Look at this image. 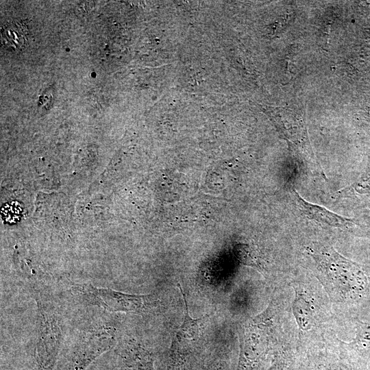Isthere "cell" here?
<instances>
[{
    "label": "cell",
    "mask_w": 370,
    "mask_h": 370,
    "mask_svg": "<svg viewBox=\"0 0 370 370\" xmlns=\"http://www.w3.org/2000/svg\"><path fill=\"white\" fill-rule=\"evenodd\" d=\"M354 187L356 189L355 191L361 194H370V166L358 182L354 185Z\"/></svg>",
    "instance_id": "11"
},
{
    "label": "cell",
    "mask_w": 370,
    "mask_h": 370,
    "mask_svg": "<svg viewBox=\"0 0 370 370\" xmlns=\"http://www.w3.org/2000/svg\"><path fill=\"white\" fill-rule=\"evenodd\" d=\"M299 362L295 370H352L328 343L297 352Z\"/></svg>",
    "instance_id": "6"
},
{
    "label": "cell",
    "mask_w": 370,
    "mask_h": 370,
    "mask_svg": "<svg viewBox=\"0 0 370 370\" xmlns=\"http://www.w3.org/2000/svg\"><path fill=\"white\" fill-rule=\"evenodd\" d=\"M177 286L182 295L185 308V314L182 324L176 330L172 338L171 345V352L172 354L178 352L179 351L196 343L199 340L200 336L201 323L208 317V315H205L199 319L192 318L189 314L185 294L180 284H177Z\"/></svg>",
    "instance_id": "7"
},
{
    "label": "cell",
    "mask_w": 370,
    "mask_h": 370,
    "mask_svg": "<svg viewBox=\"0 0 370 370\" xmlns=\"http://www.w3.org/2000/svg\"><path fill=\"white\" fill-rule=\"evenodd\" d=\"M293 194L299 209L310 219L321 225L334 227H347L354 225V221L351 219L337 214L324 207L308 202L296 190H293Z\"/></svg>",
    "instance_id": "8"
},
{
    "label": "cell",
    "mask_w": 370,
    "mask_h": 370,
    "mask_svg": "<svg viewBox=\"0 0 370 370\" xmlns=\"http://www.w3.org/2000/svg\"><path fill=\"white\" fill-rule=\"evenodd\" d=\"M287 295L284 290L277 293L263 311L239 326L242 370H257L271 351L292 345V334L284 330L291 310Z\"/></svg>",
    "instance_id": "2"
},
{
    "label": "cell",
    "mask_w": 370,
    "mask_h": 370,
    "mask_svg": "<svg viewBox=\"0 0 370 370\" xmlns=\"http://www.w3.org/2000/svg\"><path fill=\"white\" fill-rule=\"evenodd\" d=\"M293 345L286 346L273 356V361L267 370H292L295 362Z\"/></svg>",
    "instance_id": "9"
},
{
    "label": "cell",
    "mask_w": 370,
    "mask_h": 370,
    "mask_svg": "<svg viewBox=\"0 0 370 370\" xmlns=\"http://www.w3.org/2000/svg\"><path fill=\"white\" fill-rule=\"evenodd\" d=\"M355 336L349 342L336 335L327 341L352 370H367L370 362V321L354 319Z\"/></svg>",
    "instance_id": "5"
},
{
    "label": "cell",
    "mask_w": 370,
    "mask_h": 370,
    "mask_svg": "<svg viewBox=\"0 0 370 370\" xmlns=\"http://www.w3.org/2000/svg\"><path fill=\"white\" fill-rule=\"evenodd\" d=\"M73 291L90 304L111 312H132L138 314L156 313L161 307L154 295H134L90 284H77Z\"/></svg>",
    "instance_id": "4"
},
{
    "label": "cell",
    "mask_w": 370,
    "mask_h": 370,
    "mask_svg": "<svg viewBox=\"0 0 370 370\" xmlns=\"http://www.w3.org/2000/svg\"><path fill=\"white\" fill-rule=\"evenodd\" d=\"M22 210L18 203L13 201L2 207L1 216L5 222L15 223L20 221Z\"/></svg>",
    "instance_id": "10"
},
{
    "label": "cell",
    "mask_w": 370,
    "mask_h": 370,
    "mask_svg": "<svg viewBox=\"0 0 370 370\" xmlns=\"http://www.w3.org/2000/svg\"><path fill=\"white\" fill-rule=\"evenodd\" d=\"M294 292L291 310L297 328V352L326 343L335 334L338 318L329 297L312 274L288 280Z\"/></svg>",
    "instance_id": "3"
},
{
    "label": "cell",
    "mask_w": 370,
    "mask_h": 370,
    "mask_svg": "<svg viewBox=\"0 0 370 370\" xmlns=\"http://www.w3.org/2000/svg\"><path fill=\"white\" fill-rule=\"evenodd\" d=\"M367 370H370V369H367Z\"/></svg>",
    "instance_id": "12"
},
{
    "label": "cell",
    "mask_w": 370,
    "mask_h": 370,
    "mask_svg": "<svg viewBox=\"0 0 370 370\" xmlns=\"http://www.w3.org/2000/svg\"><path fill=\"white\" fill-rule=\"evenodd\" d=\"M311 274L328 295L336 315L347 314L370 295V277L362 265L332 245L313 242L304 247Z\"/></svg>",
    "instance_id": "1"
}]
</instances>
